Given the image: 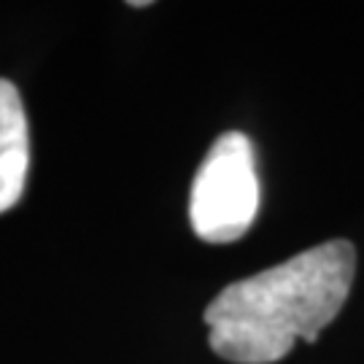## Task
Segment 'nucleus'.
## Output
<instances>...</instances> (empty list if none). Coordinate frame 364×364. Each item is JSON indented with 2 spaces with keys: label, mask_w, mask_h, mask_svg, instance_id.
Wrapping results in <instances>:
<instances>
[{
  "label": "nucleus",
  "mask_w": 364,
  "mask_h": 364,
  "mask_svg": "<svg viewBox=\"0 0 364 364\" xmlns=\"http://www.w3.org/2000/svg\"><path fill=\"white\" fill-rule=\"evenodd\" d=\"M356 251L329 240L221 289L205 308L213 353L235 364L281 362L297 340L316 343L353 284Z\"/></svg>",
  "instance_id": "f257e3e1"
},
{
  "label": "nucleus",
  "mask_w": 364,
  "mask_h": 364,
  "mask_svg": "<svg viewBox=\"0 0 364 364\" xmlns=\"http://www.w3.org/2000/svg\"><path fill=\"white\" fill-rule=\"evenodd\" d=\"M30 173V130L22 97L11 81L0 78V213L25 195Z\"/></svg>",
  "instance_id": "7ed1b4c3"
},
{
  "label": "nucleus",
  "mask_w": 364,
  "mask_h": 364,
  "mask_svg": "<svg viewBox=\"0 0 364 364\" xmlns=\"http://www.w3.org/2000/svg\"><path fill=\"white\" fill-rule=\"evenodd\" d=\"M259 213V178L254 149L243 132H224L197 170L189 219L200 240L224 246L248 232Z\"/></svg>",
  "instance_id": "f03ea898"
}]
</instances>
